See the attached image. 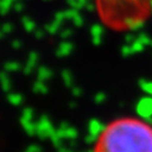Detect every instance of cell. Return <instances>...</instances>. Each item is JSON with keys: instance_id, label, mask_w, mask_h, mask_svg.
<instances>
[{"instance_id": "6da1fadb", "label": "cell", "mask_w": 152, "mask_h": 152, "mask_svg": "<svg viewBox=\"0 0 152 152\" xmlns=\"http://www.w3.org/2000/svg\"><path fill=\"white\" fill-rule=\"evenodd\" d=\"M93 152H152V126L137 117L117 118L98 134Z\"/></svg>"}, {"instance_id": "7a4b0ae2", "label": "cell", "mask_w": 152, "mask_h": 152, "mask_svg": "<svg viewBox=\"0 0 152 152\" xmlns=\"http://www.w3.org/2000/svg\"><path fill=\"white\" fill-rule=\"evenodd\" d=\"M104 27L114 32L134 31L150 20L152 0H94Z\"/></svg>"}]
</instances>
